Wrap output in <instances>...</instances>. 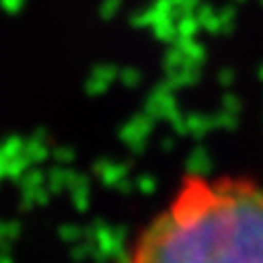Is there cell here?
Instances as JSON below:
<instances>
[{
    "label": "cell",
    "mask_w": 263,
    "mask_h": 263,
    "mask_svg": "<svg viewBox=\"0 0 263 263\" xmlns=\"http://www.w3.org/2000/svg\"><path fill=\"white\" fill-rule=\"evenodd\" d=\"M123 263H263V184L233 174L184 176Z\"/></svg>",
    "instance_id": "cell-1"
}]
</instances>
